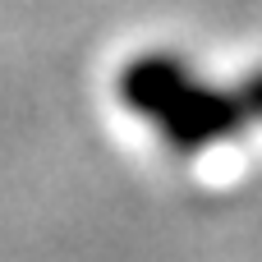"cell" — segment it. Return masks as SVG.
Returning a JSON list of instances; mask_svg holds the SVG:
<instances>
[{
  "instance_id": "obj_1",
  "label": "cell",
  "mask_w": 262,
  "mask_h": 262,
  "mask_svg": "<svg viewBox=\"0 0 262 262\" xmlns=\"http://www.w3.org/2000/svg\"><path fill=\"white\" fill-rule=\"evenodd\" d=\"M120 97L147 115L180 152H193V147H207L226 134L239 129V115H235V101L230 92H212V88H198L189 78V69L170 55H143L124 69L120 78Z\"/></svg>"
}]
</instances>
